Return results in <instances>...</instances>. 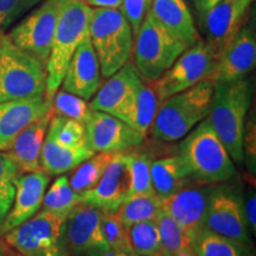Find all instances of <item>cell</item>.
Returning a JSON list of instances; mask_svg holds the SVG:
<instances>
[{
  "instance_id": "1",
  "label": "cell",
  "mask_w": 256,
  "mask_h": 256,
  "mask_svg": "<svg viewBox=\"0 0 256 256\" xmlns=\"http://www.w3.org/2000/svg\"><path fill=\"white\" fill-rule=\"evenodd\" d=\"M252 100V84L247 78L232 82H215L211 110L206 119L236 164L244 162L243 136Z\"/></svg>"
},
{
  "instance_id": "2",
  "label": "cell",
  "mask_w": 256,
  "mask_h": 256,
  "mask_svg": "<svg viewBox=\"0 0 256 256\" xmlns=\"http://www.w3.org/2000/svg\"><path fill=\"white\" fill-rule=\"evenodd\" d=\"M214 90L215 82L204 80L160 102L150 130L153 138L159 142H172L190 133L209 115Z\"/></svg>"
},
{
  "instance_id": "3",
  "label": "cell",
  "mask_w": 256,
  "mask_h": 256,
  "mask_svg": "<svg viewBox=\"0 0 256 256\" xmlns=\"http://www.w3.org/2000/svg\"><path fill=\"white\" fill-rule=\"evenodd\" d=\"M92 8L82 0H62L52 46L48 58L46 98L51 101L60 88L64 74L76 49L89 34Z\"/></svg>"
},
{
  "instance_id": "4",
  "label": "cell",
  "mask_w": 256,
  "mask_h": 256,
  "mask_svg": "<svg viewBox=\"0 0 256 256\" xmlns=\"http://www.w3.org/2000/svg\"><path fill=\"white\" fill-rule=\"evenodd\" d=\"M184 138L178 154L184 159L192 178L210 185L228 182L236 174L235 162L209 120L204 119Z\"/></svg>"
},
{
  "instance_id": "5",
  "label": "cell",
  "mask_w": 256,
  "mask_h": 256,
  "mask_svg": "<svg viewBox=\"0 0 256 256\" xmlns=\"http://www.w3.org/2000/svg\"><path fill=\"white\" fill-rule=\"evenodd\" d=\"M46 66L0 32V102L46 96Z\"/></svg>"
},
{
  "instance_id": "6",
  "label": "cell",
  "mask_w": 256,
  "mask_h": 256,
  "mask_svg": "<svg viewBox=\"0 0 256 256\" xmlns=\"http://www.w3.org/2000/svg\"><path fill=\"white\" fill-rule=\"evenodd\" d=\"M133 31L119 8H92L89 38L102 78H108L122 68L133 50Z\"/></svg>"
},
{
  "instance_id": "7",
  "label": "cell",
  "mask_w": 256,
  "mask_h": 256,
  "mask_svg": "<svg viewBox=\"0 0 256 256\" xmlns=\"http://www.w3.org/2000/svg\"><path fill=\"white\" fill-rule=\"evenodd\" d=\"M66 218L42 209L2 236L8 247L24 256H70Z\"/></svg>"
},
{
  "instance_id": "8",
  "label": "cell",
  "mask_w": 256,
  "mask_h": 256,
  "mask_svg": "<svg viewBox=\"0 0 256 256\" xmlns=\"http://www.w3.org/2000/svg\"><path fill=\"white\" fill-rule=\"evenodd\" d=\"M133 48V64L147 83L158 80L188 49L186 44L172 36L150 11L136 31Z\"/></svg>"
},
{
  "instance_id": "9",
  "label": "cell",
  "mask_w": 256,
  "mask_h": 256,
  "mask_svg": "<svg viewBox=\"0 0 256 256\" xmlns=\"http://www.w3.org/2000/svg\"><path fill=\"white\" fill-rule=\"evenodd\" d=\"M217 60V52L206 40L188 48L158 80L150 83L159 104L204 80H212Z\"/></svg>"
},
{
  "instance_id": "10",
  "label": "cell",
  "mask_w": 256,
  "mask_h": 256,
  "mask_svg": "<svg viewBox=\"0 0 256 256\" xmlns=\"http://www.w3.org/2000/svg\"><path fill=\"white\" fill-rule=\"evenodd\" d=\"M62 0H43L23 20L10 30L8 37L22 50L46 66Z\"/></svg>"
},
{
  "instance_id": "11",
  "label": "cell",
  "mask_w": 256,
  "mask_h": 256,
  "mask_svg": "<svg viewBox=\"0 0 256 256\" xmlns=\"http://www.w3.org/2000/svg\"><path fill=\"white\" fill-rule=\"evenodd\" d=\"M203 226L210 232L252 247L250 230L244 215L243 198L232 188H211Z\"/></svg>"
},
{
  "instance_id": "12",
  "label": "cell",
  "mask_w": 256,
  "mask_h": 256,
  "mask_svg": "<svg viewBox=\"0 0 256 256\" xmlns=\"http://www.w3.org/2000/svg\"><path fill=\"white\" fill-rule=\"evenodd\" d=\"M142 82L134 64L128 60L101 84L89 106L92 110L110 114L132 126L136 96Z\"/></svg>"
},
{
  "instance_id": "13",
  "label": "cell",
  "mask_w": 256,
  "mask_h": 256,
  "mask_svg": "<svg viewBox=\"0 0 256 256\" xmlns=\"http://www.w3.org/2000/svg\"><path fill=\"white\" fill-rule=\"evenodd\" d=\"M102 211L80 203L66 218V242L70 256H101L110 249L101 226Z\"/></svg>"
},
{
  "instance_id": "14",
  "label": "cell",
  "mask_w": 256,
  "mask_h": 256,
  "mask_svg": "<svg viewBox=\"0 0 256 256\" xmlns=\"http://www.w3.org/2000/svg\"><path fill=\"white\" fill-rule=\"evenodd\" d=\"M89 148L96 152H122L136 148L145 140L132 126L104 112L92 110L84 124Z\"/></svg>"
},
{
  "instance_id": "15",
  "label": "cell",
  "mask_w": 256,
  "mask_h": 256,
  "mask_svg": "<svg viewBox=\"0 0 256 256\" xmlns=\"http://www.w3.org/2000/svg\"><path fill=\"white\" fill-rule=\"evenodd\" d=\"M130 188V174L124 151L115 152L96 186L81 194L82 203L98 208L102 212H115L128 197Z\"/></svg>"
},
{
  "instance_id": "16",
  "label": "cell",
  "mask_w": 256,
  "mask_h": 256,
  "mask_svg": "<svg viewBox=\"0 0 256 256\" xmlns=\"http://www.w3.org/2000/svg\"><path fill=\"white\" fill-rule=\"evenodd\" d=\"M256 36L254 24L241 26L217 60L214 82H232L243 78L254 69Z\"/></svg>"
},
{
  "instance_id": "17",
  "label": "cell",
  "mask_w": 256,
  "mask_h": 256,
  "mask_svg": "<svg viewBox=\"0 0 256 256\" xmlns=\"http://www.w3.org/2000/svg\"><path fill=\"white\" fill-rule=\"evenodd\" d=\"M48 174L40 170L30 174H20L14 180V198L11 209L0 226V236L20 226L42 209L43 198L50 183Z\"/></svg>"
},
{
  "instance_id": "18",
  "label": "cell",
  "mask_w": 256,
  "mask_h": 256,
  "mask_svg": "<svg viewBox=\"0 0 256 256\" xmlns=\"http://www.w3.org/2000/svg\"><path fill=\"white\" fill-rule=\"evenodd\" d=\"M210 191L206 186H185L160 200L162 210L176 220L190 242L204 228L203 218Z\"/></svg>"
},
{
  "instance_id": "19",
  "label": "cell",
  "mask_w": 256,
  "mask_h": 256,
  "mask_svg": "<svg viewBox=\"0 0 256 256\" xmlns=\"http://www.w3.org/2000/svg\"><path fill=\"white\" fill-rule=\"evenodd\" d=\"M101 84L100 63L88 34L74 52L60 86L63 90L89 101Z\"/></svg>"
},
{
  "instance_id": "20",
  "label": "cell",
  "mask_w": 256,
  "mask_h": 256,
  "mask_svg": "<svg viewBox=\"0 0 256 256\" xmlns=\"http://www.w3.org/2000/svg\"><path fill=\"white\" fill-rule=\"evenodd\" d=\"M50 112L46 96L0 102V151H8L22 130Z\"/></svg>"
},
{
  "instance_id": "21",
  "label": "cell",
  "mask_w": 256,
  "mask_h": 256,
  "mask_svg": "<svg viewBox=\"0 0 256 256\" xmlns=\"http://www.w3.org/2000/svg\"><path fill=\"white\" fill-rule=\"evenodd\" d=\"M52 110L28 124L16 136L6 153L17 165L19 174L40 171V151L49 127Z\"/></svg>"
},
{
  "instance_id": "22",
  "label": "cell",
  "mask_w": 256,
  "mask_h": 256,
  "mask_svg": "<svg viewBox=\"0 0 256 256\" xmlns=\"http://www.w3.org/2000/svg\"><path fill=\"white\" fill-rule=\"evenodd\" d=\"M244 16L236 8L235 0H220L206 12L200 24L206 31V42L217 55H220L241 28Z\"/></svg>"
},
{
  "instance_id": "23",
  "label": "cell",
  "mask_w": 256,
  "mask_h": 256,
  "mask_svg": "<svg viewBox=\"0 0 256 256\" xmlns=\"http://www.w3.org/2000/svg\"><path fill=\"white\" fill-rule=\"evenodd\" d=\"M150 14L172 36L190 48L202 40L185 0H151Z\"/></svg>"
},
{
  "instance_id": "24",
  "label": "cell",
  "mask_w": 256,
  "mask_h": 256,
  "mask_svg": "<svg viewBox=\"0 0 256 256\" xmlns=\"http://www.w3.org/2000/svg\"><path fill=\"white\" fill-rule=\"evenodd\" d=\"M94 154L88 146L72 148L62 145L46 133L40 151V168L49 176L66 174Z\"/></svg>"
},
{
  "instance_id": "25",
  "label": "cell",
  "mask_w": 256,
  "mask_h": 256,
  "mask_svg": "<svg viewBox=\"0 0 256 256\" xmlns=\"http://www.w3.org/2000/svg\"><path fill=\"white\" fill-rule=\"evenodd\" d=\"M191 177L190 170L179 154L164 156L152 162V186L160 200L188 186Z\"/></svg>"
},
{
  "instance_id": "26",
  "label": "cell",
  "mask_w": 256,
  "mask_h": 256,
  "mask_svg": "<svg viewBox=\"0 0 256 256\" xmlns=\"http://www.w3.org/2000/svg\"><path fill=\"white\" fill-rule=\"evenodd\" d=\"M191 249L196 256H254L250 246L224 238L206 228L192 238Z\"/></svg>"
},
{
  "instance_id": "27",
  "label": "cell",
  "mask_w": 256,
  "mask_h": 256,
  "mask_svg": "<svg viewBox=\"0 0 256 256\" xmlns=\"http://www.w3.org/2000/svg\"><path fill=\"white\" fill-rule=\"evenodd\" d=\"M160 210V198L156 194H132L120 204L115 215L128 229L136 223L156 220Z\"/></svg>"
},
{
  "instance_id": "28",
  "label": "cell",
  "mask_w": 256,
  "mask_h": 256,
  "mask_svg": "<svg viewBox=\"0 0 256 256\" xmlns=\"http://www.w3.org/2000/svg\"><path fill=\"white\" fill-rule=\"evenodd\" d=\"M115 152H96L94 156L74 168L69 177L70 186L78 194L92 190L98 183Z\"/></svg>"
},
{
  "instance_id": "29",
  "label": "cell",
  "mask_w": 256,
  "mask_h": 256,
  "mask_svg": "<svg viewBox=\"0 0 256 256\" xmlns=\"http://www.w3.org/2000/svg\"><path fill=\"white\" fill-rule=\"evenodd\" d=\"M82 203V196L70 186L69 177L60 174L46 191L42 208L62 216H69L72 210Z\"/></svg>"
},
{
  "instance_id": "30",
  "label": "cell",
  "mask_w": 256,
  "mask_h": 256,
  "mask_svg": "<svg viewBox=\"0 0 256 256\" xmlns=\"http://www.w3.org/2000/svg\"><path fill=\"white\" fill-rule=\"evenodd\" d=\"M128 235L136 256H162V240L156 220L133 224L128 228Z\"/></svg>"
},
{
  "instance_id": "31",
  "label": "cell",
  "mask_w": 256,
  "mask_h": 256,
  "mask_svg": "<svg viewBox=\"0 0 256 256\" xmlns=\"http://www.w3.org/2000/svg\"><path fill=\"white\" fill-rule=\"evenodd\" d=\"M126 162L130 174V194H154L151 180V165L152 156L147 153L128 150L124 151Z\"/></svg>"
},
{
  "instance_id": "32",
  "label": "cell",
  "mask_w": 256,
  "mask_h": 256,
  "mask_svg": "<svg viewBox=\"0 0 256 256\" xmlns=\"http://www.w3.org/2000/svg\"><path fill=\"white\" fill-rule=\"evenodd\" d=\"M159 101L150 83L144 81L136 96L132 127L146 138L154 121Z\"/></svg>"
},
{
  "instance_id": "33",
  "label": "cell",
  "mask_w": 256,
  "mask_h": 256,
  "mask_svg": "<svg viewBox=\"0 0 256 256\" xmlns=\"http://www.w3.org/2000/svg\"><path fill=\"white\" fill-rule=\"evenodd\" d=\"M156 220L162 240V256H178L185 249L191 248L190 240L168 214L160 210Z\"/></svg>"
},
{
  "instance_id": "34",
  "label": "cell",
  "mask_w": 256,
  "mask_h": 256,
  "mask_svg": "<svg viewBox=\"0 0 256 256\" xmlns=\"http://www.w3.org/2000/svg\"><path fill=\"white\" fill-rule=\"evenodd\" d=\"M46 133L62 145L72 148L88 146L84 124L76 120L52 114Z\"/></svg>"
},
{
  "instance_id": "35",
  "label": "cell",
  "mask_w": 256,
  "mask_h": 256,
  "mask_svg": "<svg viewBox=\"0 0 256 256\" xmlns=\"http://www.w3.org/2000/svg\"><path fill=\"white\" fill-rule=\"evenodd\" d=\"M51 110L54 115L68 118L84 124L92 113L90 106L84 98L58 89L51 98Z\"/></svg>"
},
{
  "instance_id": "36",
  "label": "cell",
  "mask_w": 256,
  "mask_h": 256,
  "mask_svg": "<svg viewBox=\"0 0 256 256\" xmlns=\"http://www.w3.org/2000/svg\"><path fill=\"white\" fill-rule=\"evenodd\" d=\"M19 170L6 152L0 151V226L11 209L14 198V180Z\"/></svg>"
},
{
  "instance_id": "37",
  "label": "cell",
  "mask_w": 256,
  "mask_h": 256,
  "mask_svg": "<svg viewBox=\"0 0 256 256\" xmlns=\"http://www.w3.org/2000/svg\"><path fill=\"white\" fill-rule=\"evenodd\" d=\"M101 226L110 249L134 254L128 229L120 222L115 212H102Z\"/></svg>"
},
{
  "instance_id": "38",
  "label": "cell",
  "mask_w": 256,
  "mask_h": 256,
  "mask_svg": "<svg viewBox=\"0 0 256 256\" xmlns=\"http://www.w3.org/2000/svg\"><path fill=\"white\" fill-rule=\"evenodd\" d=\"M43 0H0V32L8 30Z\"/></svg>"
},
{
  "instance_id": "39",
  "label": "cell",
  "mask_w": 256,
  "mask_h": 256,
  "mask_svg": "<svg viewBox=\"0 0 256 256\" xmlns=\"http://www.w3.org/2000/svg\"><path fill=\"white\" fill-rule=\"evenodd\" d=\"M150 5L151 0H122L121 2L119 10L130 23L134 36L145 19Z\"/></svg>"
},
{
  "instance_id": "40",
  "label": "cell",
  "mask_w": 256,
  "mask_h": 256,
  "mask_svg": "<svg viewBox=\"0 0 256 256\" xmlns=\"http://www.w3.org/2000/svg\"><path fill=\"white\" fill-rule=\"evenodd\" d=\"M255 118H249L244 126V136H243V154L247 159L249 170L255 174L256 164V142H255Z\"/></svg>"
},
{
  "instance_id": "41",
  "label": "cell",
  "mask_w": 256,
  "mask_h": 256,
  "mask_svg": "<svg viewBox=\"0 0 256 256\" xmlns=\"http://www.w3.org/2000/svg\"><path fill=\"white\" fill-rule=\"evenodd\" d=\"M243 206H244V215L247 218V223L249 230L252 234L256 232V198L255 191L250 190L248 192V196L246 198V202H243Z\"/></svg>"
},
{
  "instance_id": "42",
  "label": "cell",
  "mask_w": 256,
  "mask_h": 256,
  "mask_svg": "<svg viewBox=\"0 0 256 256\" xmlns=\"http://www.w3.org/2000/svg\"><path fill=\"white\" fill-rule=\"evenodd\" d=\"M92 8H120L122 0H82Z\"/></svg>"
},
{
  "instance_id": "43",
  "label": "cell",
  "mask_w": 256,
  "mask_h": 256,
  "mask_svg": "<svg viewBox=\"0 0 256 256\" xmlns=\"http://www.w3.org/2000/svg\"><path fill=\"white\" fill-rule=\"evenodd\" d=\"M252 2H254V0H235V6L241 14H246V12L248 11L249 6H250Z\"/></svg>"
},
{
  "instance_id": "44",
  "label": "cell",
  "mask_w": 256,
  "mask_h": 256,
  "mask_svg": "<svg viewBox=\"0 0 256 256\" xmlns=\"http://www.w3.org/2000/svg\"><path fill=\"white\" fill-rule=\"evenodd\" d=\"M101 256H136V255L130 254V252H119V250H113V249H108V250L104 252Z\"/></svg>"
},
{
  "instance_id": "45",
  "label": "cell",
  "mask_w": 256,
  "mask_h": 256,
  "mask_svg": "<svg viewBox=\"0 0 256 256\" xmlns=\"http://www.w3.org/2000/svg\"><path fill=\"white\" fill-rule=\"evenodd\" d=\"M194 8H196V12L200 17V20L202 22V18H203V0H192Z\"/></svg>"
},
{
  "instance_id": "46",
  "label": "cell",
  "mask_w": 256,
  "mask_h": 256,
  "mask_svg": "<svg viewBox=\"0 0 256 256\" xmlns=\"http://www.w3.org/2000/svg\"><path fill=\"white\" fill-rule=\"evenodd\" d=\"M220 0H203V17L206 14L208 10H210L212 6H215L217 2H220ZM203 19V18H202Z\"/></svg>"
},
{
  "instance_id": "47",
  "label": "cell",
  "mask_w": 256,
  "mask_h": 256,
  "mask_svg": "<svg viewBox=\"0 0 256 256\" xmlns=\"http://www.w3.org/2000/svg\"><path fill=\"white\" fill-rule=\"evenodd\" d=\"M5 256H24V255L19 254L18 252L14 250V249H8V247H6V254H5Z\"/></svg>"
},
{
  "instance_id": "48",
  "label": "cell",
  "mask_w": 256,
  "mask_h": 256,
  "mask_svg": "<svg viewBox=\"0 0 256 256\" xmlns=\"http://www.w3.org/2000/svg\"><path fill=\"white\" fill-rule=\"evenodd\" d=\"M178 256H196V255H194V252H192L191 248H188V249H185V250L182 252Z\"/></svg>"
},
{
  "instance_id": "49",
  "label": "cell",
  "mask_w": 256,
  "mask_h": 256,
  "mask_svg": "<svg viewBox=\"0 0 256 256\" xmlns=\"http://www.w3.org/2000/svg\"><path fill=\"white\" fill-rule=\"evenodd\" d=\"M6 254V246L0 242V256H5Z\"/></svg>"
}]
</instances>
